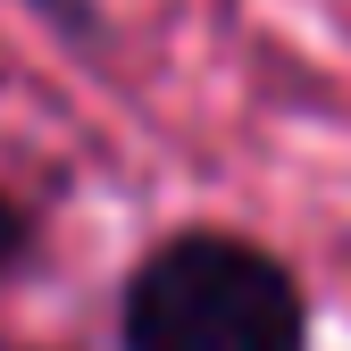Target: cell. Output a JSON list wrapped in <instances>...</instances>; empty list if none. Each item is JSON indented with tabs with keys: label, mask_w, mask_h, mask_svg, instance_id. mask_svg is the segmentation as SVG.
Masks as SVG:
<instances>
[{
	"label": "cell",
	"mask_w": 351,
	"mask_h": 351,
	"mask_svg": "<svg viewBox=\"0 0 351 351\" xmlns=\"http://www.w3.org/2000/svg\"><path fill=\"white\" fill-rule=\"evenodd\" d=\"M125 351H310V293L268 243L176 226L117 301Z\"/></svg>",
	"instance_id": "cell-1"
},
{
	"label": "cell",
	"mask_w": 351,
	"mask_h": 351,
	"mask_svg": "<svg viewBox=\"0 0 351 351\" xmlns=\"http://www.w3.org/2000/svg\"><path fill=\"white\" fill-rule=\"evenodd\" d=\"M25 243H34V217H25L9 193H0V268H17V259H25Z\"/></svg>",
	"instance_id": "cell-2"
}]
</instances>
